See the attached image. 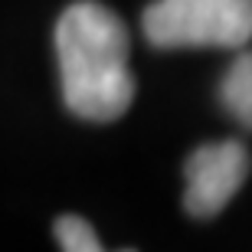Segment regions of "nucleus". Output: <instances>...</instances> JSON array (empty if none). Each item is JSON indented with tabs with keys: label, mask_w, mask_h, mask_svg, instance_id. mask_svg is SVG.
<instances>
[{
	"label": "nucleus",
	"mask_w": 252,
	"mask_h": 252,
	"mask_svg": "<svg viewBox=\"0 0 252 252\" xmlns=\"http://www.w3.org/2000/svg\"><path fill=\"white\" fill-rule=\"evenodd\" d=\"M53 233H56V243L63 246V252H105L102 243H98V236H95V229H92V223L82 220V216H75V213L59 216ZM118 252H134V249H118Z\"/></svg>",
	"instance_id": "obj_5"
},
{
	"label": "nucleus",
	"mask_w": 252,
	"mask_h": 252,
	"mask_svg": "<svg viewBox=\"0 0 252 252\" xmlns=\"http://www.w3.org/2000/svg\"><path fill=\"white\" fill-rule=\"evenodd\" d=\"M220 95H223V105L233 112V118H239L249 128V122H252V59H249V53H243L229 65Z\"/></svg>",
	"instance_id": "obj_4"
},
{
	"label": "nucleus",
	"mask_w": 252,
	"mask_h": 252,
	"mask_svg": "<svg viewBox=\"0 0 252 252\" xmlns=\"http://www.w3.org/2000/svg\"><path fill=\"white\" fill-rule=\"evenodd\" d=\"M184 210L196 220L223 213L229 200L239 193V187L249 177V151L243 141H213L200 148L184 160Z\"/></svg>",
	"instance_id": "obj_3"
},
{
	"label": "nucleus",
	"mask_w": 252,
	"mask_h": 252,
	"mask_svg": "<svg viewBox=\"0 0 252 252\" xmlns=\"http://www.w3.org/2000/svg\"><path fill=\"white\" fill-rule=\"evenodd\" d=\"M141 27L158 49H239L252 36V0H154Z\"/></svg>",
	"instance_id": "obj_2"
},
{
	"label": "nucleus",
	"mask_w": 252,
	"mask_h": 252,
	"mask_svg": "<svg viewBox=\"0 0 252 252\" xmlns=\"http://www.w3.org/2000/svg\"><path fill=\"white\" fill-rule=\"evenodd\" d=\"M56 56L65 108L82 122H118L134 102V72L128 65L131 36L118 13L75 0L56 23Z\"/></svg>",
	"instance_id": "obj_1"
}]
</instances>
